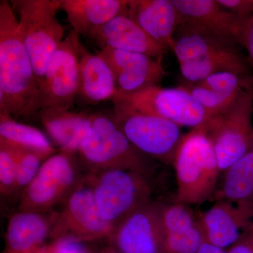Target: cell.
<instances>
[{
    "mask_svg": "<svg viewBox=\"0 0 253 253\" xmlns=\"http://www.w3.org/2000/svg\"><path fill=\"white\" fill-rule=\"evenodd\" d=\"M100 253H121L118 252L117 250L114 249L113 247L107 248V249L103 250Z\"/></svg>",
    "mask_w": 253,
    "mask_h": 253,
    "instance_id": "e575fe53",
    "label": "cell"
},
{
    "mask_svg": "<svg viewBox=\"0 0 253 253\" xmlns=\"http://www.w3.org/2000/svg\"><path fill=\"white\" fill-rule=\"evenodd\" d=\"M205 241L199 218L190 227L166 234L162 253H197Z\"/></svg>",
    "mask_w": 253,
    "mask_h": 253,
    "instance_id": "484cf974",
    "label": "cell"
},
{
    "mask_svg": "<svg viewBox=\"0 0 253 253\" xmlns=\"http://www.w3.org/2000/svg\"><path fill=\"white\" fill-rule=\"evenodd\" d=\"M83 45L73 31L50 58L41 82L34 113L45 109L69 110L78 95Z\"/></svg>",
    "mask_w": 253,
    "mask_h": 253,
    "instance_id": "30bf717a",
    "label": "cell"
},
{
    "mask_svg": "<svg viewBox=\"0 0 253 253\" xmlns=\"http://www.w3.org/2000/svg\"><path fill=\"white\" fill-rule=\"evenodd\" d=\"M219 200L236 204L253 203V148L225 171Z\"/></svg>",
    "mask_w": 253,
    "mask_h": 253,
    "instance_id": "cb8c5ba5",
    "label": "cell"
},
{
    "mask_svg": "<svg viewBox=\"0 0 253 253\" xmlns=\"http://www.w3.org/2000/svg\"><path fill=\"white\" fill-rule=\"evenodd\" d=\"M113 121L131 144L152 159L173 163L183 136L180 126L164 118L143 112L121 98L111 100Z\"/></svg>",
    "mask_w": 253,
    "mask_h": 253,
    "instance_id": "5b68a950",
    "label": "cell"
},
{
    "mask_svg": "<svg viewBox=\"0 0 253 253\" xmlns=\"http://www.w3.org/2000/svg\"><path fill=\"white\" fill-rule=\"evenodd\" d=\"M205 241L221 249L230 248L253 228V203L236 204L225 200L217 203L199 217Z\"/></svg>",
    "mask_w": 253,
    "mask_h": 253,
    "instance_id": "2e32d148",
    "label": "cell"
},
{
    "mask_svg": "<svg viewBox=\"0 0 253 253\" xmlns=\"http://www.w3.org/2000/svg\"><path fill=\"white\" fill-rule=\"evenodd\" d=\"M103 218L116 229L134 211L151 202L149 178L141 173L111 169L86 176Z\"/></svg>",
    "mask_w": 253,
    "mask_h": 253,
    "instance_id": "ba28073f",
    "label": "cell"
},
{
    "mask_svg": "<svg viewBox=\"0 0 253 253\" xmlns=\"http://www.w3.org/2000/svg\"><path fill=\"white\" fill-rule=\"evenodd\" d=\"M176 202L201 205L215 194L220 172L214 146L204 126L183 136L174 161Z\"/></svg>",
    "mask_w": 253,
    "mask_h": 253,
    "instance_id": "277c9868",
    "label": "cell"
},
{
    "mask_svg": "<svg viewBox=\"0 0 253 253\" xmlns=\"http://www.w3.org/2000/svg\"><path fill=\"white\" fill-rule=\"evenodd\" d=\"M19 147L18 145L0 138V191L2 196L15 194Z\"/></svg>",
    "mask_w": 253,
    "mask_h": 253,
    "instance_id": "83f0119b",
    "label": "cell"
},
{
    "mask_svg": "<svg viewBox=\"0 0 253 253\" xmlns=\"http://www.w3.org/2000/svg\"><path fill=\"white\" fill-rule=\"evenodd\" d=\"M39 113L43 126L61 151L78 154L82 139L91 126V116L58 109H43Z\"/></svg>",
    "mask_w": 253,
    "mask_h": 253,
    "instance_id": "7402d4cb",
    "label": "cell"
},
{
    "mask_svg": "<svg viewBox=\"0 0 253 253\" xmlns=\"http://www.w3.org/2000/svg\"><path fill=\"white\" fill-rule=\"evenodd\" d=\"M51 156L45 153L20 146L16 161L15 194L22 192L39 172L43 163Z\"/></svg>",
    "mask_w": 253,
    "mask_h": 253,
    "instance_id": "4316f807",
    "label": "cell"
},
{
    "mask_svg": "<svg viewBox=\"0 0 253 253\" xmlns=\"http://www.w3.org/2000/svg\"><path fill=\"white\" fill-rule=\"evenodd\" d=\"M20 14L18 32L41 85L50 58L63 41L64 31L56 17L60 0L12 1Z\"/></svg>",
    "mask_w": 253,
    "mask_h": 253,
    "instance_id": "8992f818",
    "label": "cell"
},
{
    "mask_svg": "<svg viewBox=\"0 0 253 253\" xmlns=\"http://www.w3.org/2000/svg\"><path fill=\"white\" fill-rule=\"evenodd\" d=\"M78 154L91 173L122 169L141 173L149 178L154 169L152 158L131 144L112 116L91 115V126L82 139Z\"/></svg>",
    "mask_w": 253,
    "mask_h": 253,
    "instance_id": "7a4b0ae2",
    "label": "cell"
},
{
    "mask_svg": "<svg viewBox=\"0 0 253 253\" xmlns=\"http://www.w3.org/2000/svg\"><path fill=\"white\" fill-rule=\"evenodd\" d=\"M162 204L151 201L126 217L109 238L113 247L121 253H162Z\"/></svg>",
    "mask_w": 253,
    "mask_h": 253,
    "instance_id": "4fadbf2b",
    "label": "cell"
},
{
    "mask_svg": "<svg viewBox=\"0 0 253 253\" xmlns=\"http://www.w3.org/2000/svg\"><path fill=\"white\" fill-rule=\"evenodd\" d=\"M172 1L180 13L181 24L220 41L239 44L246 19L224 9L217 0Z\"/></svg>",
    "mask_w": 253,
    "mask_h": 253,
    "instance_id": "9a60e30c",
    "label": "cell"
},
{
    "mask_svg": "<svg viewBox=\"0 0 253 253\" xmlns=\"http://www.w3.org/2000/svg\"><path fill=\"white\" fill-rule=\"evenodd\" d=\"M251 77H243L234 73L219 72L197 83L184 82L181 86L212 117L230 107Z\"/></svg>",
    "mask_w": 253,
    "mask_h": 253,
    "instance_id": "d6986e66",
    "label": "cell"
},
{
    "mask_svg": "<svg viewBox=\"0 0 253 253\" xmlns=\"http://www.w3.org/2000/svg\"><path fill=\"white\" fill-rule=\"evenodd\" d=\"M239 44L247 51L246 59L249 66L253 68V14L245 22ZM250 81L253 85V74L250 78Z\"/></svg>",
    "mask_w": 253,
    "mask_h": 253,
    "instance_id": "1f68e13d",
    "label": "cell"
},
{
    "mask_svg": "<svg viewBox=\"0 0 253 253\" xmlns=\"http://www.w3.org/2000/svg\"><path fill=\"white\" fill-rule=\"evenodd\" d=\"M117 94L116 82L109 65L98 54L82 48L78 95L91 104L111 101Z\"/></svg>",
    "mask_w": 253,
    "mask_h": 253,
    "instance_id": "603a6c76",
    "label": "cell"
},
{
    "mask_svg": "<svg viewBox=\"0 0 253 253\" xmlns=\"http://www.w3.org/2000/svg\"><path fill=\"white\" fill-rule=\"evenodd\" d=\"M162 222L165 235L172 231L181 230L194 225L198 219L188 205L176 204H162Z\"/></svg>",
    "mask_w": 253,
    "mask_h": 253,
    "instance_id": "f1b7e54d",
    "label": "cell"
},
{
    "mask_svg": "<svg viewBox=\"0 0 253 253\" xmlns=\"http://www.w3.org/2000/svg\"><path fill=\"white\" fill-rule=\"evenodd\" d=\"M89 37L101 49L140 53L152 58L163 57L168 49L149 36L127 14L119 15L101 27L93 30Z\"/></svg>",
    "mask_w": 253,
    "mask_h": 253,
    "instance_id": "e0dca14e",
    "label": "cell"
},
{
    "mask_svg": "<svg viewBox=\"0 0 253 253\" xmlns=\"http://www.w3.org/2000/svg\"><path fill=\"white\" fill-rule=\"evenodd\" d=\"M226 253H253V228L246 231Z\"/></svg>",
    "mask_w": 253,
    "mask_h": 253,
    "instance_id": "d6a6232c",
    "label": "cell"
},
{
    "mask_svg": "<svg viewBox=\"0 0 253 253\" xmlns=\"http://www.w3.org/2000/svg\"><path fill=\"white\" fill-rule=\"evenodd\" d=\"M109 65L116 82L117 94H133L158 85L166 76L163 57L152 58L140 53L102 48L97 53Z\"/></svg>",
    "mask_w": 253,
    "mask_h": 253,
    "instance_id": "5bb4252c",
    "label": "cell"
},
{
    "mask_svg": "<svg viewBox=\"0 0 253 253\" xmlns=\"http://www.w3.org/2000/svg\"><path fill=\"white\" fill-rule=\"evenodd\" d=\"M115 97L126 100L143 112L164 118L179 126L201 127L211 118L206 109L181 86H152L133 94H117Z\"/></svg>",
    "mask_w": 253,
    "mask_h": 253,
    "instance_id": "7c38bea8",
    "label": "cell"
},
{
    "mask_svg": "<svg viewBox=\"0 0 253 253\" xmlns=\"http://www.w3.org/2000/svg\"><path fill=\"white\" fill-rule=\"evenodd\" d=\"M39 84L9 3H0V114H34Z\"/></svg>",
    "mask_w": 253,
    "mask_h": 253,
    "instance_id": "6da1fadb",
    "label": "cell"
},
{
    "mask_svg": "<svg viewBox=\"0 0 253 253\" xmlns=\"http://www.w3.org/2000/svg\"><path fill=\"white\" fill-rule=\"evenodd\" d=\"M174 36L172 49L187 83L203 81L214 73L230 72L243 77L252 76L247 59L236 44L194 31L181 24Z\"/></svg>",
    "mask_w": 253,
    "mask_h": 253,
    "instance_id": "3957f363",
    "label": "cell"
},
{
    "mask_svg": "<svg viewBox=\"0 0 253 253\" xmlns=\"http://www.w3.org/2000/svg\"><path fill=\"white\" fill-rule=\"evenodd\" d=\"M73 31L89 36L119 15L127 14L128 0H60Z\"/></svg>",
    "mask_w": 253,
    "mask_h": 253,
    "instance_id": "44dd1931",
    "label": "cell"
},
{
    "mask_svg": "<svg viewBox=\"0 0 253 253\" xmlns=\"http://www.w3.org/2000/svg\"><path fill=\"white\" fill-rule=\"evenodd\" d=\"M75 155L61 151L46 160L21 193L18 211L45 214L64 202L84 179Z\"/></svg>",
    "mask_w": 253,
    "mask_h": 253,
    "instance_id": "9c48e42d",
    "label": "cell"
},
{
    "mask_svg": "<svg viewBox=\"0 0 253 253\" xmlns=\"http://www.w3.org/2000/svg\"><path fill=\"white\" fill-rule=\"evenodd\" d=\"M253 85L249 79L230 107L211 117L204 126L214 146L220 172L253 149Z\"/></svg>",
    "mask_w": 253,
    "mask_h": 253,
    "instance_id": "52a82bcc",
    "label": "cell"
},
{
    "mask_svg": "<svg viewBox=\"0 0 253 253\" xmlns=\"http://www.w3.org/2000/svg\"><path fill=\"white\" fill-rule=\"evenodd\" d=\"M127 14L153 39L172 49L174 33L182 23L172 0H128Z\"/></svg>",
    "mask_w": 253,
    "mask_h": 253,
    "instance_id": "ac0fdd59",
    "label": "cell"
},
{
    "mask_svg": "<svg viewBox=\"0 0 253 253\" xmlns=\"http://www.w3.org/2000/svg\"><path fill=\"white\" fill-rule=\"evenodd\" d=\"M0 138L50 156H53L56 151L48 138L39 129L16 122L11 116L2 114H0Z\"/></svg>",
    "mask_w": 253,
    "mask_h": 253,
    "instance_id": "d4e9b609",
    "label": "cell"
},
{
    "mask_svg": "<svg viewBox=\"0 0 253 253\" xmlns=\"http://www.w3.org/2000/svg\"><path fill=\"white\" fill-rule=\"evenodd\" d=\"M224 9L234 13L243 19H247L253 14V0H217Z\"/></svg>",
    "mask_w": 253,
    "mask_h": 253,
    "instance_id": "4dcf8cb0",
    "label": "cell"
},
{
    "mask_svg": "<svg viewBox=\"0 0 253 253\" xmlns=\"http://www.w3.org/2000/svg\"><path fill=\"white\" fill-rule=\"evenodd\" d=\"M60 213H55L49 239H69L86 243L109 239L114 229L100 212L91 184L84 178L64 201Z\"/></svg>",
    "mask_w": 253,
    "mask_h": 253,
    "instance_id": "8fae6325",
    "label": "cell"
},
{
    "mask_svg": "<svg viewBox=\"0 0 253 253\" xmlns=\"http://www.w3.org/2000/svg\"><path fill=\"white\" fill-rule=\"evenodd\" d=\"M53 217L54 214L18 211L8 224L3 253H36L49 238Z\"/></svg>",
    "mask_w": 253,
    "mask_h": 253,
    "instance_id": "ffe728a7",
    "label": "cell"
},
{
    "mask_svg": "<svg viewBox=\"0 0 253 253\" xmlns=\"http://www.w3.org/2000/svg\"><path fill=\"white\" fill-rule=\"evenodd\" d=\"M36 253H91L85 243L69 239L53 241Z\"/></svg>",
    "mask_w": 253,
    "mask_h": 253,
    "instance_id": "f546056e",
    "label": "cell"
},
{
    "mask_svg": "<svg viewBox=\"0 0 253 253\" xmlns=\"http://www.w3.org/2000/svg\"><path fill=\"white\" fill-rule=\"evenodd\" d=\"M197 253H226V250L219 249L205 241Z\"/></svg>",
    "mask_w": 253,
    "mask_h": 253,
    "instance_id": "836d02e7",
    "label": "cell"
}]
</instances>
